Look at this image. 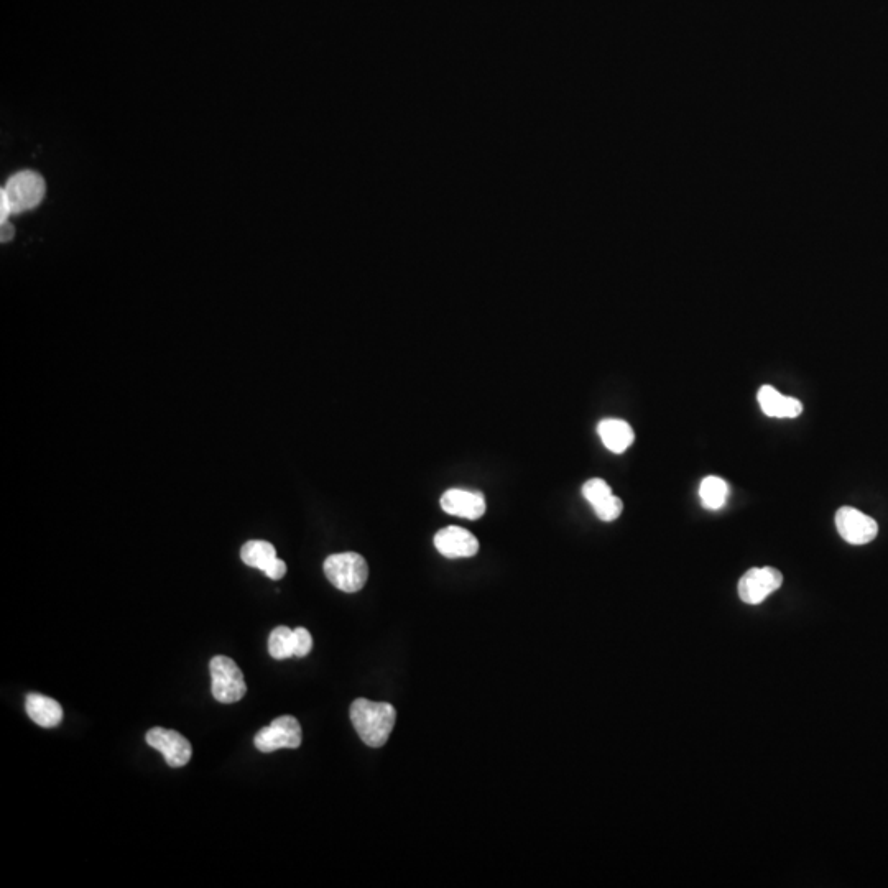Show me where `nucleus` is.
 <instances>
[{"label":"nucleus","instance_id":"1","mask_svg":"<svg viewBox=\"0 0 888 888\" xmlns=\"http://www.w3.org/2000/svg\"><path fill=\"white\" fill-rule=\"evenodd\" d=\"M351 721L362 742L377 749L389 740L394 731L397 711L392 704L359 698L352 703Z\"/></svg>","mask_w":888,"mask_h":888},{"label":"nucleus","instance_id":"2","mask_svg":"<svg viewBox=\"0 0 888 888\" xmlns=\"http://www.w3.org/2000/svg\"><path fill=\"white\" fill-rule=\"evenodd\" d=\"M323 568L329 583L343 592L361 591L369 578L367 561L354 551L329 556Z\"/></svg>","mask_w":888,"mask_h":888},{"label":"nucleus","instance_id":"3","mask_svg":"<svg viewBox=\"0 0 888 888\" xmlns=\"http://www.w3.org/2000/svg\"><path fill=\"white\" fill-rule=\"evenodd\" d=\"M45 191L47 186L42 176L32 170H24L10 176L7 185L0 191V199L9 204L10 213H24L42 203Z\"/></svg>","mask_w":888,"mask_h":888},{"label":"nucleus","instance_id":"4","mask_svg":"<svg viewBox=\"0 0 888 888\" xmlns=\"http://www.w3.org/2000/svg\"><path fill=\"white\" fill-rule=\"evenodd\" d=\"M211 671V691L218 703L232 704L241 701L247 693L246 680L241 668L232 658L218 655L209 663Z\"/></svg>","mask_w":888,"mask_h":888},{"label":"nucleus","instance_id":"5","mask_svg":"<svg viewBox=\"0 0 888 888\" xmlns=\"http://www.w3.org/2000/svg\"><path fill=\"white\" fill-rule=\"evenodd\" d=\"M303 740L300 722L293 716H282L260 729L255 736L257 750L270 754L280 749H298Z\"/></svg>","mask_w":888,"mask_h":888},{"label":"nucleus","instance_id":"6","mask_svg":"<svg viewBox=\"0 0 888 888\" xmlns=\"http://www.w3.org/2000/svg\"><path fill=\"white\" fill-rule=\"evenodd\" d=\"M783 576L775 568H752L740 578L739 597L749 606L764 602L770 594L782 588Z\"/></svg>","mask_w":888,"mask_h":888},{"label":"nucleus","instance_id":"7","mask_svg":"<svg viewBox=\"0 0 888 888\" xmlns=\"http://www.w3.org/2000/svg\"><path fill=\"white\" fill-rule=\"evenodd\" d=\"M145 739L152 749L158 750L165 757L167 764L172 768L185 767L193 757V747L180 732L153 727L147 732Z\"/></svg>","mask_w":888,"mask_h":888},{"label":"nucleus","instance_id":"8","mask_svg":"<svg viewBox=\"0 0 888 888\" xmlns=\"http://www.w3.org/2000/svg\"><path fill=\"white\" fill-rule=\"evenodd\" d=\"M836 528L842 540L851 545H867L874 542L879 525L874 518L862 514L861 510L854 507H842L836 514Z\"/></svg>","mask_w":888,"mask_h":888},{"label":"nucleus","instance_id":"9","mask_svg":"<svg viewBox=\"0 0 888 888\" xmlns=\"http://www.w3.org/2000/svg\"><path fill=\"white\" fill-rule=\"evenodd\" d=\"M241 558L247 566L264 571L267 578L275 579V581L282 579L287 574V565H285V561L278 558L275 546L272 543L264 542V540L247 542L242 546Z\"/></svg>","mask_w":888,"mask_h":888},{"label":"nucleus","instance_id":"10","mask_svg":"<svg viewBox=\"0 0 888 888\" xmlns=\"http://www.w3.org/2000/svg\"><path fill=\"white\" fill-rule=\"evenodd\" d=\"M436 550L446 558H471L479 551L477 538L461 527H446L436 533Z\"/></svg>","mask_w":888,"mask_h":888},{"label":"nucleus","instance_id":"11","mask_svg":"<svg viewBox=\"0 0 888 888\" xmlns=\"http://www.w3.org/2000/svg\"><path fill=\"white\" fill-rule=\"evenodd\" d=\"M441 507L444 512L454 517L479 520L486 514V499L479 492L463 491V489H449L441 497Z\"/></svg>","mask_w":888,"mask_h":888},{"label":"nucleus","instance_id":"12","mask_svg":"<svg viewBox=\"0 0 888 888\" xmlns=\"http://www.w3.org/2000/svg\"><path fill=\"white\" fill-rule=\"evenodd\" d=\"M760 408L767 417L772 418H796L803 413V403L793 397H785L770 385L760 387L757 394Z\"/></svg>","mask_w":888,"mask_h":888},{"label":"nucleus","instance_id":"13","mask_svg":"<svg viewBox=\"0 0 888 888\" xmlns=\"http://www.w3.org/2000/svg\"><path fill=\"white\" fill-rule=\"evenodd\" d=\"M25 709L30 719L40 727H56L63 721V708L58 701L43 694L30 693L25 699Z\"/></svg>","mask_w":888,"mask_h":888},{"label":"nucleus","instance_id":"14","mask_svg":"<svg viewBox=\"0 0 888 888\" xmlns=\"http://www.w3.org/2000/svg\"><path fill=\"white\" fill-rule=\"evenodd\" d=\"M597 433L601 436L604 446L616 454L627 451L635 440L632 426L627 421L617 420V418L602 420L597 426Z\"/></svg>","mask_w":888,"mask_h":888},{"label":"nucleus","instance_id":"15","mask_svg":"<svg viewBox=\"0 0 888 888\" xmlns=\"http://www.w3.org/2000/svg\"><path fill=\"white\" fill-rule=\"evenodd\" d=\"M699 497L708 510H719L726 505L729 486L721 477L709 476L699 486Z\"/></svg>","mask_w":888,"mask_h":888},{"label":"nucleus","instance_id":"16","mask_svg":"<svg viewBox=\"0 0 888 888\" xmlns=\"http://www.w3.org/2000/svg\"><path fill=\"white\" fill-rule=\"evenodd\" d=\"M269 652L275 660L293 657V630L280 625L270 632Z\"/></svg>","mask_w":888,"mask_h":888},{"label":"nucleus","instance_id":"17","mask_svg":"<svg viewBox=\"0 0 888 888\" xmlns=\"http://www.w3.org/2000/svg\"><path fill=\"white\" fill-rule=\"evenodd\" d=\"M584 499L588 500L592 507L601 504L607 497H611L612 489L602 479H591L583 486Z\"/></svg>","mask_w":888,"mask_h":888},{"label":"nucleus","instance_id":"18","mask_svg":"<svg viewBox=\"0 0 888 888\" xmlns=\"http://www.w3.org/2000/svg\"><path fill=\"white\" fill-rule=\"evenodd\" d=\"M592 509H594L597 518L602 520V522H614L622 514L624 504H622V500L617 495L612 494L611 497H607L604 502L596 505V507H592Z\"/></svg>","mask_w":888,"mask_h":888},{"label":"nucleus","instance_id":"19","mask_svg":"<svg viewBox=\"0 0 888 888\" xmlns=\"http://www.w3.org/2000/svg\"><path fill=\"white\" fill-rule=\"evenodd\" d=\"M313 648V637L305 627H298L293 630V657L303 658L311 652Z\"/></svg>","mask_w":888,"mask_h":888},{"label":"nucleus","instance_id":"20","mask_svg":"<svg viewBox=\"0 0 888 888\" xmlns=\"http://www.w3.org/2000/svg\"><path fill=\"white\" fill-rule=\"evenodd\" d=\"M12 236H14V227L10 226L9 222H4L2 224V242L10 241Z\"/></svg>","mask_w":888,"mask_h":888}]
</instances>
